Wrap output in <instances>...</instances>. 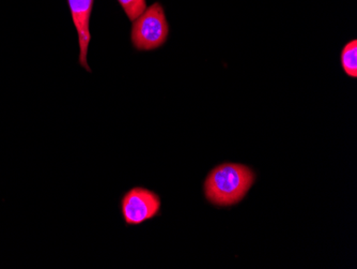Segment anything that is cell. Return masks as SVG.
<instances>
[{
  "label": "cell",
  "mask_w": 357,
  "mask_h": 269,
  "mask_svg": "<svg viewBox=\"0 0 357 269\" xmlns=\"http://www.w3.org/2000/svg\"><path fill=\"white\" fill-rule=\"evenodd\" d=\"M255 180L254 170L244 164H220L204 180V196L218 208H230L245 198Z\"/></svg>",
  "instance_id": "1"
},
{
  "label": "cell",
  "mask_w": 357,
  "mask_h": 269,
  "mask_svg": "<svg viewBox=\"0 0 357 269\" xmlns=\"http://www.w3.org/2000/svg\"><path fill=\"white\" fill-rule=\"evenodd\" d=\"M169 37V24L165 10L160 3H153L133 22L131 41L134 49L150 52L160 49Z\"/></svg>",
  "instance_id": "2"
},
{
  "label": "cell",
  "mask_w": 357,
  "mask_h": 269,
  "mask_svg": "<svg viewBox=\"0 0 357 269\" xmlns=\"http://www.w3.org/2000/svg\"><path fill=\"white\" fill-rule=\"evenodd\" d=\"M162 200L150 189L134 187L122 196L120 210L128 226H142L160 216Z\"/></svg>",
  "instance_id": "3"
},
{
  "label": "cell",
  "mask_w": 357,
  "mask_h": 269,
  "mask_svg": "<svg viewBox=\"0 0 357 269\" xmlns=\"http://www.w3.org/2000/svg\"><path fill=\"white\" fill-rule=\"evenodd\" d=\"M94 0H68L72 22L75 27L79 46V65L91 73V68L88 64V51H89L91 33H90V19L93 10Z\"/></svg>",
  "instance_id": "4"
},
{
  "label": "cell",
  "mask_w": 357,
  "mask_h": 269,
  "mask_svg": "<svg viewBox=\"0 0 357 269\" xmlns=\"http://www.w3.org/2000/svg\"><path fill=\"white\" fill-rule=\"evenodd\" d=\"M340 62L344 73L352 78H357V41H349L340 54Z\"/></svg>",
  "instance_id": "5"
},
{
  "label": "cell",
  "mask_w": 357,
  "mask_h": 269,
  "mask_svg": "<svg viewBox=\"0 0 357 269\" xmlns=\"http://www.w3.org/2000/svg\"><path fill=\"white\" fill-rule=\"evenodd\" d=\"M130 21L134 22L147 9V0H117Z\"/></svg>",
  "instance_id": "6"
}]
</instances>
